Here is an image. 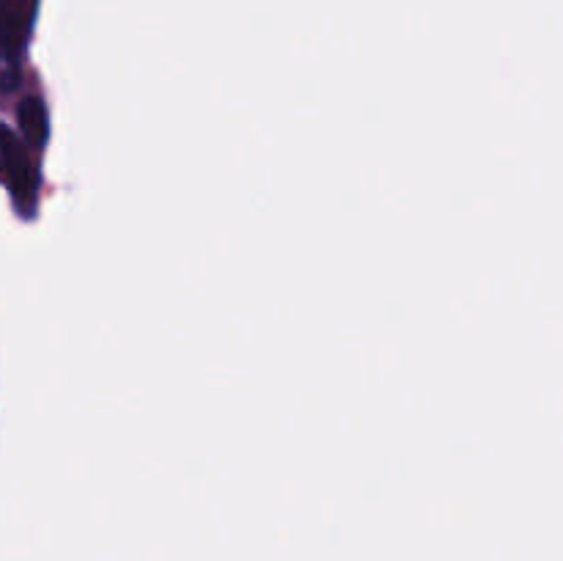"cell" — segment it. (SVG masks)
Returning <instances> with one entry per match:
<instances>
[{
  "mask_svg": "<svg viewBox=\"0 0 563 561\" xmlns=\"http://www.w3.org/2000/svg\"><path fill=\"white\" fill-rule=\"evenodd\" d=\"M36 16V0H0V86H11L25 38Z\"/></svg>",
  "mask_w": 563,
  "mask_h": 561,
  "instance_id": "obj_1",
  "label": "cell"
},
{
  "mask_svg": "<svg viewBox=\"0 0 563 561\" xmlns=\"http://www.w3.org/2000/svg\"><path fill=\"white\" fill-rule=\"evenodd\" d=\"M20 121H22V130H25V135L31 138L33 143L44 141V110H42V105L36 102V99H33V102L27 99V102L22 105Z\"/></svg>",
  "mask_w": 563,
  "mask_h": 561,
  "instance_id": "obj_2",
  "label": "cell"
}]
</instances>
